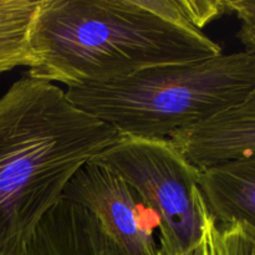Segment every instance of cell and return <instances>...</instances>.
Listing matches in <instances>:
<instances>
[{"label": "cell", "mask_w": 255, "mask_h": 255, "mask_svg": "<svg viewBox=\"0 0 255 255\" xmlns=\"http://www.w3.org/2000/svg\"><path fill=\"white\" fill-rule=\"evenodd\" d=\"M120 138L56 84L15 81L0 96V255H21L75 174Z\"/></svg>", "instance_id": "1"}, {"label": "cell", "mask_w": 255, "mask_h": 255, "mask_svg": "<svg viewBox=\"0 0 255 255\" xmlns=\"http://www.w3.org/2000/svg\"><path fill=\"white\" fill-rule=\"evenodd\" d=\"M31 47L27 75L67 89L223 54L202 30L166 19L142 0H42Z\"/></svg>", "instance_id": "2"}, {"label": "cell", "mask_w": 255, "mask_h": 255, "mask_svg": "<svg viewBox=\"0 0 255 255\" xmlns=\"http://www.w3.org/2000/svg\"><path fill=\"white\" fill-rule=\"evenodd\" d=\"M255 89L247 51L148 67L105 82L69 87L70 101L121 137L168 139L237 106Z\"/></svg>", "instance_id": "3"}, {"label": "cell", "mask_w": 255, "mask_h": 255, "mask_svg": "<svg viewBox=\"0 0 255 255\" xmlns=\"http://www.w3.org/2000/svg\"><path fill=\"white\" fill-rule=\"evenodd\" d=\"M92 163L119 176L138 196L159 231L161 255H183L202 243L211 218L202 171L171 139L121 137Z\"/></svg>", "instance_id": "4"}, {"label": "cell", "mask_w": 255, "mask_h": 255, "mask_svg": "<svg viewBox=\"0 0 255 255\" xmlns=\"http://www.w3.org/2000/svg\"><path fill=\"white\" fill-rule=\"evenodd\" d=\"M64 198L87 209L121 255H161L147 208L109 169L90 162L67 184Z\"/></svg>", "instance_id": "5"}, {"label": "cell", "mask_w": 255, "mask_h": 255, "mask_svg": "<svg viewBox=\"0 0 255 255\" xmlns=\"http://www.w3.org/2000/svg\"><path fill=\"white\" fill-rule=\"evenodd\" d=\"M169 139L199 169L255 156V89L237 106Z\"/></svg>", "instance_id": "6"}, {"label": "cell", "mask_w": 255, "mask_h": 255, "mask_svg": "<svg viewBox=\"0 0 255 255\" xmlns=\"http://www.w3.org/2000/svg\"><path fill=\"white\" fill-rule=\"evenodd\" d=\"M201 171L202 194L217 223H241L255 231V156Z\"/></svg>", "instance_id": "7"}, {"label": "cell", "mask_w": 255, "mask_h": 255, "mask_svg": "<svg viewBox=\"0 0 255 255\" xmlns=\"http://www.w3.org/2000/svg\"><path fill=\"white\" fill-rule=\"evenodd\" d=\"M42 0H0V74L32 66L31 39Z\"/></svg>", "instance_id": "8"}, {"label": "cell", "mask_w": 255, "mask_h": 255, "mask_svg": "<svg viewBox=\"0 0 255 255\" xmlns=\"http://www.w3.org/2000/svg\"><path fill=\"white\" fill-rule=\"evenodd\" d=\"M21 255H121L111 239L95 229L61 227L37 232Z\"/></svg>", "instance_id": "9"}, {"label": "cell", "mask_w": 255, "mask_h": 255, "mask_svg": "<svg viewBox=\"0 0 255 255\" xmlns=\"http://www.w3.org/2000/svg\"><path fill=\"white\" fill-rule=\"evenodd\" d=\"M142 2L156 14L197 30L231 14L228 1L222 0H142Z\"/></svg>", "instance_id": "10"}, {"label": "cell", "mask_w": 255, "mask_h": 255, "mask_svg": "<svg viewBox=\"0 0 255 255\" xmlns=\"http://www.w3.org/2000/svg\"><path fill=\"white\" fill-rule=\"evenodd\" d=\"M212 255H255V231L241 223H217L211 217L207 224Z\"/></svg>", "instance_id": "11"}, {"label": "cell", "mask_w": 255, "mask_h": 255, "mask_svg": "<svg viewBox=\"0 0 255 255\" xmlns=\"http://www.w3.org/2000/svg\"><path fill=\"white\" fill-rule=\"evenodd\" d=\"M228 6L241 22L237 36L244 51L255 55V0H229Z\"/></svg>", "instance_id": "12"}, {"label": "cell", "mask_w": 255, "mask_h": 255, "mask_svg": "<svg viewBox=\"0 0 255 255\" xmlns=\"http://www.w3.org/2000/svg\"><path fill=\"white\" fill-rule=\"evenodd\" d=\"M183 255H212V249H211V244H209L208 234H207V228H206V233H204V238H203V241H202V243L199 244V246L197 247L194 251L189 252V253L183 254Z\"/></svg>", "instance_id": "13"}]
</instances>
